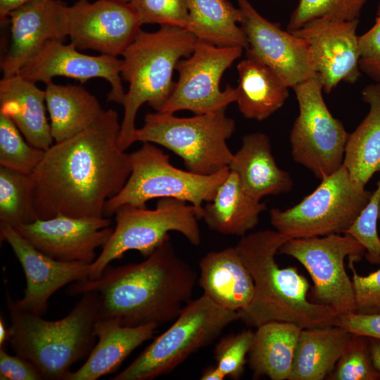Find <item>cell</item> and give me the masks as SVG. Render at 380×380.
Masks as SVG:
<instances>
[{"label": "cell", "instance_id": "cell-44", "mask_svg": "<svg viewBox=\"0 0 380 380\" xmlns=\"http://www.w3.org/2000/svg\"><path fill=\"white\" fill-rule=\"evenodd\" d=\"M369 338L370 355L373 365L380 376V339Z\"/></svg>", "mask_w": 380, "mask_h": 380}, {"label": "cell", "instance_id": "cell-3", "mask_svg": "<svg viewBox=\"0 0 380 380\" xmlns=\"http://www.w3.org/2000/svg\"><path fill=\"white\" fill-rule=\"evenodd\" d=\"M290 238L272 229L246 234L235 246L254 283L250 305L239 319L258 327L273 321L294 323L302 329L334 325L338 313L308 300V279L295 267L281 268L275 256Z\"/></svg>", "mask_w": 380, "mask_h": 380}, {"label": "cell", "instance_id": "cell-18", "mask_svg": "<svg viewBox=\"0 0 380 380\" xmlns=\"http://www.w3.org/2000/svg\"><path fill=\"white\" fill-rule=\"evenodd\" d=\"M122 64L118 57L84 54L72 43L65 44L63 41L53 40L46 43L18 74L30 82L45 84L56 77L73 78L81 83L101 78L110 86L108 101L122 106L126 93L122 84Z\"/></svg>", "mask_w": 380, "mask_h": 380}, {"label": "cell", "instance_id": "cell-43", "mask_svg": "<svg viewBox=\"0 0 380 380\" xmlns=\"http://www.w3.org/2000/svg\"><path fill=\"white\" fill-rule=\"evenodd\" d=\"M33 0H0V20L7 22L9 14Z\"/></svg>", "mask_w": 380, "mask_h": 380}, {"label": "cell", "instance_id": "cell-46", "mask_svg": "<svg viewBox=\"0 0 380 380\" xmlns=\"http://www.w3.org/2000/svg\"><path fill=\"white\" fill-rule=\"evenodd\" d=\"M10 329L5 324L4 319L0 317V348L5 347V344L9 342Z\"/></svg>", "mask_w": 380, "mask_h": 380}, {"label": "cell", "instance_id": "cell-27", "mask_svg": "<svg viewBox=\"0 0 380 380\" xmlns=\"http://www.w3.org/2000/svg\"><path fill=\"white\" fill-rule=\"evenodd\" d=\"M301 330L294 323L280 321L258 327L248 353L253 376L289 380Z\"/></svg>", "mask_w": 380, "mask_h": 380}, {"label": "cell", "instance_id": "cell-37", "mask_svg": "<svg viewBox=\"0 0 380 380\" xmlns=\"http://www.w3.org/2000/svg\"><path fill=\"white\" fill-rule=\"evenodd\" d=\"M253 336L251 330H243L224 336L216 345V366L226 377L239 379L243 375Z\"/></svg>", "mask_w": 380, "mask_h": 380}, {"label": "cell", "instance_id": "cell-26", "mask_svg": "<svg viewBox=\"0 0 380 380\" xmlns=\"http://www.w3.org/2000/svg\"><path fill=\"white\" fill-rule=\"evenodd\" d=\"M353 333L336 325L302 329L289 380H322L334 369Z\"/></svg>", "mask_w": 380, "mask_h": 380}, {"label": "cell", "instance_id": "cell-8", "mask_svg": "<svg viewBox=\"0 0 380 380\" xmlns=\"http://www.w3.org/2000/svg\"><path fill=\"white\" fill-rule=\"evenodd\" d=\"M239 319V312L223 308L203 294L189 301L174 323L111 379L151 380L167 374Z\"/></svg>", "mask_w": 380, "mask_h": 380}, {"label": "cell", "instance_id": "cell-17", "mask_svg": "<svg viewBox=\"0 0 380 380\" xmlns=\"http://www.w3.org/2000/svg\"><path fill=\"white\" fill-rule=\"evenodd\" d=\"M358 24L359 19L338 20L321 18L291 32L308 43L316 74L327 94L341 82L353 84L361 75Z\"/></svg>", "mask_w": 380, "mask_h": 380}, {"label": "cell", "instance_id": "cell-11", "mask_svg": "<svg viewBox=\"0 0 380 380\" xmlns=\"http://www.w3.org/2000/svg\"><path fill=\"white\" fill-rule=\"evenodd\" d=\"M293 89L299 113L290 133L292 157L322 179L343 165L349 134L328 109L317 74Z\"/></svg>", "mask_w": 380, "mask_h": 380}, {"label": "cell", "instance_id": "cell-41", "mask_svg": "<svg viewBox=\"0 0 380 380\" xmlns=\"http://www.w3.org/2000/svg\"><path fill=\"white\" fill-rule=\"evenodd\" d=\"M1 380H42L39 370L30 362L18 355H11L0 348Z\"/></svg>", "mask_w": 380, "mask_h": 380}, {"label": "cell", "instance_id": "cell-47", "mask_svg": "<svg viewBox=\"0 0 380 380\" xmlns=\"http://www.w3.org/2000/svg\"><path fill=\"white\" fill-rule=\"evenodd\" d=\"M116 1H122V2L129 3L132 0H116Z\"/></svg>", "mask_w": 380, "mask_h": 380}, {"label": "cell", "instance_id": "cell-15", "mask_svg": "<svg viewBox=\"0 0 380 380\" xmlns=\"http://www.w3.org/2000/svg\"><path fill=\"white\" fill-rule=\"evenodd\" d=\"M237 3L240 26L248 42L246 56L268 66L289 88L316 75L310 49L303 39L269 21L248 0Z\"/></svg>", "mask_w": 380, "mask_h": 380}, {"label": "cell", "instance_id": "cell-34", "mask_svg": "<svg viewBox=\"0 0 380 380\" xmlns=\"http://www.w3.org/2000/svg\"><path fill=\"white\" fill-rule=\"evenodd\" d=\"M368 0H298L292 12L287 29L293 32L307 23L325 18L338 20H358Z\"/></svg>", "mask_w": 380, "mask_h": 380}, {"label": "cell", "instance_id": "cell-32", "mask_svg": "<svg viewBox=\"0 0 380 380\" xmlns=\"http://www.w3.org/2000/svg\"><path fill=\"white\" fill-rule=\"evenodd\" d=\"M38 220L32 174L0 167V224L15 227Z\"/></svg>", "mask_w": 380, "mask_h": 380}, {"label": "cell", "instance_id": "cell-23", "mask_svg": "<svg viewBox=\"0 0 380 380\" xmlns=\"http://www.w3.org/2000/svg\"><path fill=\"white\" fill-rule=\"evenodd\" d=\"M229 169L236 174L243 190L259 201L287 193L293 186L289 173L277 165L270 138L262 132L243 137L241 146L234 154Z\"/></svg>", "mask_w": 380, "mask_h": 380}, {"label": "cell", "instance_id": "cell-25", "mask_svg": "<svg viewBox=\"0 0 380 380\" xmlns=\"http://www.w3.org/2000/svg\"><path fill=\"white\" fill-rule=\"evenodd\" d=\"M266 208L243 190L236 174L230 171L213 199L203 205L201 220L212 231L241 237L257 226Z\"/></svg>", "mask_w": 380, "mask_h": 380}, {"label": "cell", "instance_id": "cell-19", "mask_svg": "<svg viewBox=\"0 0 380 380\" xmlns=\"http://www.w3.org/2000/svg\"><path fill=\"white\" fill-rule=\"evenodd\" d=\"M0 236L11 248L25 276L24 296L15 300L24 310L43 315L49 300L58 290L89 277L91 264L53 259L37 249L10 225L0 224Z\"/></svg>", "mask_w": 380, "mask_h": 380}, {"label": "cell", "instance_id": "cell-22", "mask_svg": "<svg viewBox=\"0 0 380 380\" xmlns=\"http://www.w3.org/2000/svg\"><path fill=\"white\" fill-rule=\"evenodd\" d=\"M158 326L151 323L125 327L99 317L94 325L98 342L82 367L69 372L64 380H96L114 372L132 352L154 335Z\"/></svg>", "mask_w": 380, "mask_h": 380}, {"label": "cell", "instance_id": "cell-48", "mask_svg": "<svg viewBox=\"0 0 380 380\" xmlns=\"http://www.w3.org/2000/svg\"><path fill=\"white\" fill-rule=\"evenodd\" d=\"M379 220H380V204H379Z\"/></svg>", "mask_w": 380, "mask_h": 380}, {"label": "cell", "instance_id": "cell-38", "mask_svg": "<svg viewBox=\"0 0 380 380\" xmlns=\"http://www.w3.org/2000/svg\"><path fill=\"white\" fill-rule=\"evenodd\" d=\"M140 23L173 25L186 28L187 0H132L129 3Z\"/></svg>", "mask_w": 380, "mask_h": 380}, {"label": "cell", "instance_id": "cell-30", "mask_svg": "<svg viewBox=\"0 0 380 380\" xmlns=\"http://www.w3.org/2000/svg\"><path fill=\"white\" fill-rule=\"evenodd\" d=\"M362 97L369 110L353 132L349 134L343 165L350 179L365 187L380 172V83L366 86Z\"/></svg>", "mask_w": 380, "mask_h": 380}, {"label": "cell", "instance_id": "cell-12", "mask_svg": "<svg viewBox=\"0 0 380 380\" xmlns=\"http://www.w3.org/2000/svg\"><path fill=\"white\" fill-rule=\"evenodd\" d=\"M365 248L348 234L294 238L286 241L278 253L298 260L313 282L312 293L317 303L327 305L338 315L356 312L352 279L345 268V260L358 261Z\"/></svg>", "mask_w": 380, "mask_h": 380}, {"label": "cell", "instance_id": "cell-29", "mask_svg": "<svg viewBox=\"0 0 380 380\" xmlns=\"http://www.w3.org/2000/svg\"><path fill=\"white\" fill-rule=\"evenodd\" d=\"M46 105L54 142L72 137L91 126L103 113L92 94L80 85L46 84Z\"/></svg>", "mask_w": 380, "mask_h": 380}, {"label": "cell", "instance_id": "cell-6", "mask_svg": "<svg viewBox=\"0 0 380 380\" xmlns=\"http://www.w3.org/2000/svg\"><path fill=\"white\" fill-rule=\"evenodd\" d=\"M225 110L190 118L161 112L147 113L143 126L137 128L135 142L152 143L169 149L194 173L215 174L229 167L234 156L227 141L235 132L236 123Z\"/></svg>", "mask_w": 380, "mask_h": 380}, {"label": "cell", "instance_id": "cell-28", "mask_svg": "<svg viewBox=\"0 0 380 380\" xmlns=\"http://www.w3.org/2000/svg\"><path fill=\"white\" fill-rule=\"evenodd\" d=\"M236 69V102L243 117L262 121L283 106L289 97V87L268 66L246 56Z\"/></svg>", "mask_w": 380, "mask_h": 380}, {"label": "cell", "instance_id": "cell-36", "mask_svg": "<svg viewBox=\"0 0 380 380\" xmlns=\"http://www.w3.org/2000/svg\"><path fill=\"white\" fill-rule=\"evenodd\" d=\"M379 204L380 181L367 205L344 233L361 244L366 251L367 259L372 264L380 263V237L377 232Z\"/></svg>", "mask_w": 380, "mask_h": 380}, {"label": "cell", "instance_id": "cell-42", "mask_svg": "<svg viewBox=\"0 0 380 380\" xmlns=\"http://www.w3.org/2000/svg\"><path fill=\"white\" fill-rule=\"evenodd\" d=\"M334 325L353 334L380 339V314H341L336 317Z\"/></svg>", "mask_w": 380, "mask_h": 380}, {"label": "cell", "instance_id": "cell-40", "mask_svg": "<svg viewBox=\"0 0 380 380\" xmlns=\"http://www.w3.org/2000/svg\"><path fill=\"white\" fill-rule=\"evenodd\" d=\"M360 71L376 83H380V0L374 25L359 36Z\"/></svg>", "mask_w": 380, "mask_h": 380}, {"label": "cell", "instance_id": "cell-1", "mask_svg": "<svg viewBox=\"0 0 380 380\" xmlns=\"http://www.w3.org/2000/svg\"><path fill=\"white\" fill-rule=\"evenodd\" d=\"M120 125L118 113L105 110L91 126L44 151L32 173L38 219L104 217L106 201L131 172L130 156L118 144Z\"/></svg>", "mask_w": 380, "mask_h": 380}, {"label": "cell", "instance_id": "cell-21", "mask_svg": "<svg viewBox=\"0 0 380 380\" xmlns=\"http://www.w3.org/2000/svg\"><path fill=\"white\" fill-rule=\"evenodd\" d=\"M198 267L203 295L229 310L239 312L250 305L254 283L235 246L208 253Z\"/></svg>", "mask_w": 380, "mask_h": 380}, {"label": "cell", "instance_id": "cell-35", "mask_svg": "<svg viewBox=\"0 0 380 380\" xmlns=\"http://www.w3.org/2000/svg\"><path fill=\"white\" fill-rule=\"evenodd\" d=\"M380 376L370 355L369 338L353 334L344 353L328 376L331 380H376Z\"/></svg>", "mask_w": 380, "mask_h": 380}, {"label": "cell", "instance_id": "cell-4", "mask_svg": "<svg viewBox=\"0 0 380 380\" xmlns=\"http://www.w3.org/2000/svg\"><path fill=\"white\" fill-rule=\"evenodd\" d=\"M6 306L13 350L34 365L44 379L64 380L70 367L88 357L96 344L99 299L95 292L82 293L65 317L54 321L21 308L8 293Z\"/></svg>", "mask_w": 380, "mask_h": 380}, {"label": "cell", "instance_id": "cell-20", "mask_svg": "<svg viewBox=\"0 0 380 380\" xmlns=\"http://www.w3.org/2000/svg\"><path fill=\"white\" fill-rule=\"evenodd\" d=\"M66 6L60 0H33L9 14L11 44L1 61L3 77L18 74L48 42L67 37Z\"/></svg>", "mask_w": 380, "mask_h": 380}, {"label": "cell", "instance_id": "cell-24", "mask_svg": "<svg viewBox=\"0 0 380 380\" xmlns=\"http://www.w3.org/2000/svg\"><path fill=\"white\" fill-rule=\"evenodd\" d=\"M45 91L19 74L0 81V113L9 118L32 146L47 150L54 141L46 114Z\"/></svg>", "mask_w": 380, "mask_h": 380}, {"label": "cell", "instance_id": "cell-16", "mask_svg": "<svg viewBox=\"0 0 380 380\" xmlns=\"http://www.w3.org/2000/svg\"><path fill=\"white\" fill-rule=\"evenodd\" d=\"M106 217L81 218L57 215L13 227L37 249L53 259L91 264L96 251L108 241L113 229Z\"/></svg>", "mask_w": 380, "mask_h": 380}, {"label": "cell", "instance_id": "cell-13", "mask_svg": "<svg viewBox=\"0 0 380 380\" xmlns=\"http://www.w3.org/2000/svg\"><path fill=\"white\" fill-rule=\"evenodd\" d=\"M243 51L241 47L217 46L198 39L191 54L177 63L178 80L160 112L189 110L201 115L226 109L236 102V88L227 85L221 90L220 82Z\"/></svg>", "mask_w": 380, "mask_h": 380}, {"label": "cell", "instance_id": "cell-39", "mask_svg": "<svg viewBox=\"0 0 380 380\" xmlns=\"http://www.w3.org/2000/svg\"><path fill=\"white\" fill-rule=\"evenodd\" d=\"M353 273L357 313L380 314V269L366 276L359 275L354 267L355 260L349 259Z\"/></svg>", "mask_w": 380, "mask_h": 380}, {"label": "cell", "instance_id": "cell-5", "mask_svg": "<svg viewBox=\"0 0 380 380\" xmlns=\"http://www.w3.org/2000/svg\"><path fill=\"white\" fill-rule=\"evenodd\" d=\"M197 40L185 28L165 25L154 32L141 30L125 49L121 77L129 89L118 139L122 150L135 142V118L140 107L147 103L156 112L163 110L174 88V70L182 58L191 54Z\"/></svg>", "mask_w": 380, "mask_h": 380}, {"label": "cell", "instance_id": "cell-10", "mask_svg": "<svg viewBox=\"0 0 380 380\" xmlns=\"http://www.w3.org/2000/svg\"><path fill=\"white\" fill-rule=\"evenodd\" d=\"M372 194L355 183L342 165L296 205L284 210L272 208L270 222L290 239L344 234Z\"/></svg>", "mask_w": 380, "mask_h": 380}, {"label": "cell", "instance_id": "cell-31", "mask_svg": "<svg viewBox=\"0 0 380 380\" xmlns=\"http://www.w3.org/2000/svg\"><path fill=\"white\" fill-rule=\"evenodd\" d=\"M185 29L198 39L217 46L246 50L247 37L240 26L241 12L227 0H187Z\"/></svg>", "mask_w": 380, "mask_h": 380}, {"label": "cell", "instance_id": "cell-9", "mask_svg": "<svg viewBox=\"0 0 380 380\" xmlns=\"http://www.w3.org/2000/svg\"><path fill=\"white\" fill-rule=\"evenodd\" d=\"M199 211L192 205L175 198H160L155 209L125 205L115 213V227L96 259L91 264L89 279L99 277L109 264L129 251L144 258L170 239V232L182 234L198 246L201 235Z\"/></svg>", "mask_w": 380, "mask_h": 380}, {"label": "cell", "instance_id": "cell-45", "mask_svg": "<svg viewBox=\"0 0 380 380\" xmlns=\"http://www.w3.org/2000/svg\"><path fill=\"white\" fill-rule=\"evenodd\" d=\"M224 374L215 366H208L203 369L200 376L201 380H224Z\"/></svg>", "mask_w": 380, "mask_h": 380}, {"label": "cell", "instance_id": "cell-7", "mask_svg": "<svg viewBox=\"0 0 380 380\" xmlns=\"http://www.w3.org/2000/svg\"><path fill=\"white\" fill-rule=\"evenodd\" d=\"M131 172L118 194L108 200L103 216L109 217L122 205L146 207L153 198H175L194 206L200 213L203 203L211 201L229 174V167L208 175L179 169L154 144L144 142L129 153Z\"/></svg>", "mask_w": 380, "mask_h": 380}, {"label": "cell", "instance_id": "cell-14", "mask_svg": "<svg viewBox=\"0 0 380 380\" xmlns=\"http://www.w3.org/2000/svg\"><path fill=\"white\" fill-rule=\"evenodd\" d=\"M67 37L78 50L118 57L134 41L141 24L129 3L78 0L66 6Z\"/></svg>", "mask_w": 380, "mask_h": 380}, {"label": "cell", "instance_id": "cell-33", "mask_svg": "<svg viewBox=\"0 0 380 380\" xmlns=\"http://www.w3.org/2000/svg\"><path fill=\"white\" fill-rule=\"evenodd\" d=\"M7 116L0 113V165L25 174H32L44 151L30 145Z\"/></svg>", "mask_w": 380, "mask_h": 380}, {"label": "cell", "instance_id": "cell-2", "mask_svg": "<svg viewBox=\"0 0 380 380\" xmlns=\"http://www.w3.org/2000/svg\"><path fill=\"white\" fill-rule=\"evenodd\" d=\"M196 280L197 273L177 255L170 238L144 261L108 265L96 279L73 282L67 293L95 292L99 318L125 327L159 325L177 317L191 300Z\"/></svg>", "mask_w": 380, "mask_h": 380}]
</instances>
